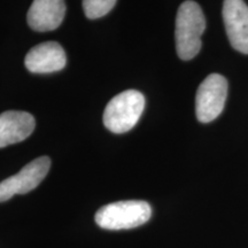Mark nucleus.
<instances>
[{
    "instance_id": "obj_2",
    "label": "nucleus",
    "mask_w": 248,
    "mask_h": 248,
    "mask_svg": "<svg viewBox=\"0 0 248 248\" xmlns=\"http://www.w3.org/2000/svg\"><path fill=\"white\" fill-rule=\"evenodd\" d=\"M152 216L150 203L126 200L109 203L95 213V223L105 230H128L145 224Z\"/></svg>"
},
{
    "instance_id": "obj_9",
    "label": "nucleus",
    "mask_w": 248,
    "mask_h": 248,
    "mask_svg": "<svg viewBox=\"0 0 248 248\" xmlns=\"http://www.w3.org/2000/svg\"><path fill=\"white\" fill-rule=\"evenodd\" d=\"M35 130V119L27 111L8 110L0 114V148L27 139Z\"/></svg>"
},
{
    "instance_id": "obj_6",
    "label": "nucleus",
    "mask_w": 248,
    "mask_h": 248,
    "mask_svg": "<svg viewBox=\"0 0 248 248\" xmlns=\"http://www.w3.org/2000/svg\"><path fill=\"white\" fill-rule=\"evenodd\" d=\"M223 21L230 44L235 51L248 54V6L244 0H224Z\"/></svg>"
},
{
    "instance_id": "obj_4",
    "label": "nucleus",
    "mask_w": 248,
    "mask_h": 248,
    "mask_svg": "<svg viewBox=\"0 0 248 248\" xmlns=\"http://www.w3.org/2000/svg\"><path fill=\"white\" fill-rule=\"evenodd\" d=\"M228 97V82L219 74H212L203 79L195 97V114L201 123L217 119L224 109Z\"/></svg>"
},
{
    "instance_id": "obj_7",
    "label": "nucleus",
    "mask_w": 248,
    "mask_h": 248,
    "mask_svg": "<svg viewBox=\"0 0 248 248\" xmlns=\"http://www.w3.org/2000/svg\"><path fill=\"white\" fill-rule=\"evenodd\" d=\"M24 63L31 73H54L66 67L67 57L60 44L57 42H46L31 48Z\"/></svg>"
},
{
    "instance_id": "obj_8",
    "label": "nucleus",
    "mask_w": 248,
    "mask_h": 248,
    "mask_svg": "<svg viewBox=\"0 0 248 248\" xmlns=\"http://www.w3.org/2000/svg\"><path fill=\"white\" fill-rule=\"evenodd\" d=\"M64 14V0H33L28 12L27 21L32 30L46 32L60 27Z\"/></svg>"
},
{
    "instance_id": "obj_10",
    "label": "nucleus",
    "mask_w": 248,
    "mask_h": 248,
    "mask_svg": "<svg viewBox=\"0 0 248 248\" xmlns=\"http://www.w3.org/2000/svg\"><path fill=\"white\" fill-rule=\"evenodd\" d=\"M117 0H83L85 16L91 20L107 15L114 8Z\"/></svg>"
},
{
    "instance_id": "obj_3",
    "label": "nucleus",
    "mask_w": 248,
    "mask_h": 248,
    "mask_svg": "<svg viewBox=\"0 0 248 248\" xmlns=\"http://www.w3.org/2000/svg\"><path fill=\"white\" fill-rule=\"evenodd\" d=\"M145 108L142 93L126 90L108 102L104 111L105 126L113 133H124L131 130L140 119Z\"/></svg>"
},
{
    "instance_id": "obj_1",
    "label": "nucleus",
    "mask_w": 248,
    "mask_h": 248,
    "mask_svg": "<svg viewBox=\"0 0 248 248\" xmlns=\"http://www.w3.org/2000/svg\"><path fill=\"white\" fill-rule=\"evenodd\" d=\"M206 29V18L199 5L192 0L179 6L176 16V51L182 60H191L201 49V36Z\"/></svg>"
},
{
    "instance_id": "obj_5",
    "label": "nucleus",
    "mask_w": 248,
    "mask_h": 248,
    "mask_svg": "<svg viewBox=\"0 0 248 248\" xmlns=\"http://www.w3.org/2000/svg\"><path fill=\"white\" fill-rule=\"evenodd\" d=\"M49 168V157L40 156L28 163L16 175L6 178L0 183V202L9 200L16 194H26L32 191L46 177Z\"/></svg>"
}]
</instances>
